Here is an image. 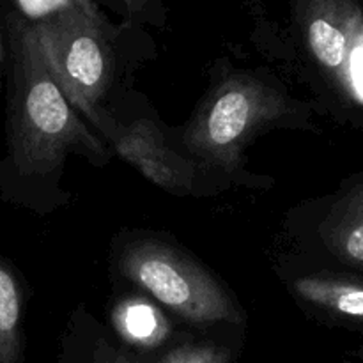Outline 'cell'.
<instances>
[{"label": "cell", "instance_id": "obj_2", "mask_svg": "<svg viewBox=\"0 0 363 363\" xmlns=\"http://www.w3.org/2000/svg\"><path fill=\"white\" fill-rule=\"evenodd\" d=\"M25 25L67 101L98 128L106 113L101 99L112 84L113 50L91 2L64 0Z\"/></svg>", "mask_w": 363, "mask_h": 363}, {"label": "cell", "instance_id": "obj_5", "mask_svg": "<svg viewBox=\"0 0 363 363\" xmlns=\"http://www.w3.org/2000/svg\"><path fill=\"white\" fill-rule=\"evenodd\" d=\"M96 130L124 162L152 184L174 195H188L194 190L195 163L169 147L156 123L138 119L131 124H121L105 113Z\"/></svg>", "mask_w": 363, "mask_h": 363}, {"label": "cell", "instance_id": "obj_7", "mask_svg": "<svg viewBox=\"0 0 363 363\" xmlns=\"http://www.w3.org/2000/svg\"><path fill=\"white\" fill-rule=\"evenodd\" d=\"M323 238L340 261L363 269V183L337 202L325 220Z\"/></svg>", "mask_w": 363, "mask_h": 363}, {"label": "cell", "instance_id": "obj_11", "mask_svg": "<svg viewBox=\"0 0 363 363\" xmlns=\"http://www.w3.org/2000/svg\"><path fill=\"white\" fill-rule=\"evenodd\" d=\"M230 353L211 344H184L170 351L162 363H229Z\"/></svg>", "mask_w": 363, "mask_h": 363}, {"label": "cell", "instance_id": "obj_3", "mask_svg": "<svg viewBox=\"0 0 363 363\" xmlns=\"http://www.w3.org/2000/svg\"><path fill=\"white\" fill-rule=\"evenodd\" d=\"M287 101L277 89L252 77H234L216 87L184 133L195 158L233 170L245 145L286 113Z\"/></svg>", "mask_w": 363, "mask_h": 363}, {"label": "cell", "instance_id": "obj_6", "mask_svg": "<svg viewBox=\"0 0 363 363\" xmlns=\"http://www.w3.org/2000/svg\"><path fill=\"white\" fill-rule=\"evenodd\" d=\"M305 38L308 50L319 67L330 73V78L342 85L351 84V46L350 32L337 21L332 13H326L315 0L307 2L305 14Z\"/></svg>", "mask_w": 363, "mask_h": 363}, {"label": "cell", "instance_id": "obj_13", "mask_svg": "<svg viewBox=\"0 0 363 363\" xmlns=\"http://www.w3.org/2000/svg\"><path fill=\"white\" fill-rule=\"evenodd\" d=\"M126 2L130 4V7H135V4H137V2H135V0H126Z\"/></svg>", "mask_w": 363, "mask_h": 363}, {"label": "cell", "instance_id": "obj_14", "mask_svg": "<svg viewBox=\"0 0 363 363\" xmlns=\"http://www.w3.org/2000/svg\"><path fill=\"white\" fill-rule=\"evenodd\" d=\"M121 363H128V362H121Z\"/></svg>", "mask_w": 363, "mask_h": 363}, {"label": "cell", "instance_id": "obj_12", "mask_svg": "<svg viewBox=\"0 0 363 363\" xmlns=\"http://www.w3.org/2000/svg\"><path fill=\"white\" fill-rule=\"evenodd\" d=\"M0 62H2V39H0Z\"/></svg>", "mask_w": 363, "mask_h": 363}, {"label": "cell", "instance_id": "obj_10", "mask_svg": "<svg viewBox=\"0 0 363 363\" xmlns=\"http://www.w3.org/2000/svg\"><path fill=\"white\" fill-rule=\"evenodd\" d=\"M21 294L13 273L0 262V363H16L20 353Z\"/></svg>", "mask_w": 363, "mask_h": 363}, {"label": "cell", "instance_id": "obj_4", "mask_svg": "<svg viewBox=\"0 0 363 363\" xmlns=\"http://www.w3.org/2000/svg\"><path fill=\"white\" fill-rule=\"evenodd\" d=\"M121 272L163 307L195 325L236 323L241 318L236 303L208 272L165 245L128 248Z\"/></svg>", "mask_w": 363, "mask_h": 363}, {"label": "cell", "instance_id": "obj_1", "mask_svg": "<svg viewBox=\"0 0 363 363\" xmlns=\"http://www.w3.org/2000/svg\"><path fill=\"white\" fill-rule=\"evenodd\" d=\"M9 130L13 160L27 176L53 174L69 152L85 156L92 163L106 160V149L78 119L25 23L14 28Z\"/></svg>", "mask_w": 363, "mask_h": 363}, {"label": "cell", "instance_id": "obj_8", "mask_svg": "<svg viewBox=\"0 0 363 363\" xmlns=\"http://www.w3.org/2000/svg\"><path fill=\"white\" fill-rule=\"evenodd\" d=\"M294 291L314 307L363 323V282L323 275L301 277L294 280Z\"/></svg>", "mask_w": 363, "mask_h": 363}, {"label": "cell", "instance_id": "obj_9", "mask_svg": "<svg viewBox=\"0 0 363 363\" xmlns=\"http://www.w3.org/2000/svg\"><path fill=\"white\" fill-rule=\"evenodd\" d=\"M113 325L124 340L142 347H155L169 333L165 318L149 301L130 298L117 305Z\"/></svg>", "mask_w": 363, "mask_h": 363}]
</instances>
